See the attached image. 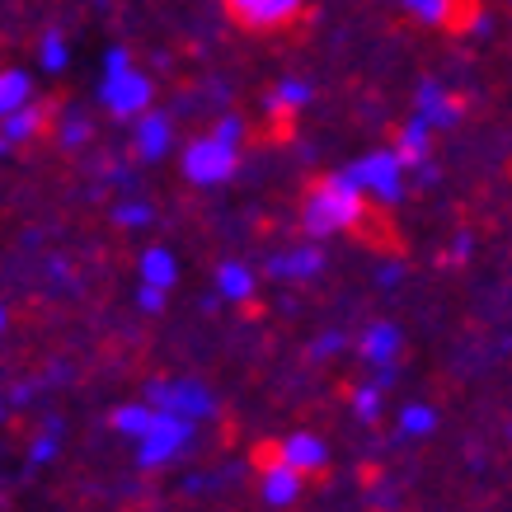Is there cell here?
<instances>
[{
  "instance_id": "obj_1",
  "label": "cell",
  "mask_w": 512,
  "mask_h": 512,
  "mask_svg": "<svg viewBox=\"0 0 512 512\" xmlns=\"http://www.w3.org/2000/svg\"><path fill=\"white\" fill-rule=\"evenodd\" d=\"M362 217H367V193L357 188V179L348 170L325 174L320 184H311L306 202H301V231L311 240L353 231Z\"/></svg>"
},
{
  "instance_id": "obj_2",
  "label": "cell",
  "mask_w": 512,
  "mask_h": 512,
  "mask_svg": "<svg viewBox=\"0 0 512 512\" xmlns=\"http://www.w3.org/2000/svg\"><path fill=\"white\" fill-rule=\"evenodd\" d=\"M235 165H240V151L235 146H226V141H217L212 132L207 137H193L184 146V160H179V170H184L188 184L198 188H221L231 184Z\"/></svg>"
},
{
  "instance_id": "obj_3",
  "label": "cell",
  "mask_w": 512,
  "mask_h": 512,
  "mask_svg": "<svg viewBox=\"0 0 512 512\" xmlns=\"http://www.w3.org/2000/svg\"><path fill=\"white\" fill-rule=\"evenodd\" d=\"M141 400L156 404L160 414H179V419H188V423L207 419V414L217 409L212 390L202 386V381H193V376H179V381H151Z\"/></svg>"
},
{
  "instance_id": "obj_4",
  "label": "cell",
  "mask_w": 512,
  "mask_h": 512,
  "mask_svg": "<svg viewBox=\"0 0 512 512\" xmlns=\"http://www.w3.org/2000/svg\"><path fill=\"white\" fill-rule=\"evenodd\" d=\"M348 174L357 179V188H362L367 198H376V202H400L404 198V174H409V165H404L395 151H367L362 160H353V165H348Z\"/></svg>"
},
{
  "instance_id": "obj_5",
  "label": "cell",
  "mask_w": 512,
  "mask_h": 512,
  "mask_svg": "<svg viewBox=\"0 0 512 512\" xmlns=\"http://www.w3.org/2000/svg\"><path fill=\"white\" fill-rule=\"evenodd\" d=\"M188 442H193V423L179 419V414H156L151 433L137 442V466L141 470L170 466V461H179L188 451Z\"/></svg>"
},
{
  "instance_id": "obj_6",
  "label": "cell",
  "mask_w": 512,
  "mask_h": 512,
  "mask_svg": "<svg viewBox=\"0 0 512 512\" xmlns=\"http://www.w3.org/2000/svg\"><path fill=\"white\" fill-rule=\"evenodd\" d=\"M99 104L113 113V118H132L137 123L141 113H151V76H141L137 66L132 71H118V76L99 80Z\"/></svg>"
},
{
  "instance_id": "obj_7",
  "label": "cell",
  "mask_w": 512,
  "mask_h": 512,
  "mask_svg": "<svg viewBox=\"0 0 512 512\" xmlns=\"http://www.w3.org/2000/svg\"><path fill=\"white\" fill-rule=\"evenodd\" d=\"M174 151V123L165 118V113H141L137 123H132V156L146 160V165H156V160H165Z\"/></svg>"
},
{
  "instance_id": "obj_8",
  "label": "cell",
  "mask_w": 512,
  "mask_h": 512,
  "mask_svg": "<svg viewBox=\"0 0 512 512\" xmlns=\"http://www.w3.org/2000/svg\"><path fill=\"white\" fill-rule=\"evenodd\" d=\"M226 10H231L240 29L264 33V29H282L301 10V0H226Z\"/></svg>"
},
{
  "instance_id": "obj_9",
  "label": "cell",
  "mask_w": 512,
  "mask_h": 512,
  "mask_svg": "<svg viewBox=\"0 0 512 512\" xmlns=\"http://www.w3.org/2000/svg\"><path fill=\"white\" fill-rule=\"evenodd\" d=\"M414 113H419L433 132H442V127L461 123V99H456L442 80H419V90H414Z\"/></svg>"
},
{
  "instance_id": "obj_10",
  "label": "cell",
  "mask_w": 512,
  "mask_h": 512,
  "mask_svg": "<svg viewBox=\"0 0 512 512\" xmlns=\"http://www.w3.org/2000/svg\"><path fill=\"white\" fill-rule=\"evenodd\" d=\"M278 461L282 466H292L296 475H315V470H325L329 461V447H325V437H315V433H287L278 442Z\"/></svg>"
},
{
  "instance_id": "obj_11",
  "label": "cell",
  "mask_w": 512,
  "mask_h": 512,
  "mask_svg": "<svg viewBox=\"0 0 512 512\" xmlns=\"http://www.w3.org/2000/svg\"><path fill=\"white\" fill-rule=\"evenodd\" d=\"M404 348V334L400 325H390V320H376V325L362 329V339H357V357L367 362V367H395V357H400Z\"/></svg>"
},
{
  "instance_id": "obj_12",
  "label": "cell",
  "mask_w": 512,
  "mask_h": 512,
  "mask_svg": "<svg viewBox=\"0 0 512 512\" xmlns=\"http://www.w3.org/2000/svg\"><path fill=\"white\" fill-rule=\"evenodd\" d=\"M320 268H325L320 245H292V249H282V254L268 259V273H273L278 282H311Z\"/></svg>"
},
{
  "instance_id": "obj_13",
  "label": "cell",
  "mask_w": 512,
  "mask_h": 512,
  "mask_svg": "<svg viewBox=\"0 0 512 512\" xmlns=\"http://www.w3.org/2000/svg\"><path fill=\"white\" fill-rule=\"evenodd\" d=\"M390 151H395V156H400L409 170H423V165H428V156H433V127L423 123L419 113H414V118H404Z\"/></svg>"
},
{
  "instance_id": "obj_14",
  "label": "cell",
  "mask_w": 512,
  "mask_h": 512,
  "mask_svg": "<svg viewBox=\"0 0 512 512\" xmlns=\"http://www.w3.org/2000/svg\"><path fill=\"white\" fill-rule=\"evenodd\" d=\"M311 99H315V85H311V80L287 76V80H278V85L264 94V109L273 113V118H292V113H301L306 104H311Z\"/></svg>"
},
{
  "instance_id": "obj_15",
  "label": "cell",
  "mask_w": 512,
  "mask_h": 512,
  "mask_svg": "<svg viewBox=\"0 0 512 512\" xmlns=\"http://www.w3.org/2000/svg\"><path fill=\"white\" fill-rule=\"evenodd\" d=\"M259 494H264L268 508H292L296 498H301V475H296L292 466L273 461V466H264V475H259Z\"/></svg>"
},
{
  "instance_id": "obj_16",
  "label": "cell",
  "mask_w": 512,
  "mask_h": 512,
  "mask_svg": "<svg viewBox=\"0 0 512 512\" xmlns=\"http://www.w3.org/2000/svg\"><path fill=\"white\" fill-rule=\"evenodd\" d=\"M137 278L146 282V287H160V292H170L174 282H179V259H174L165 245H151L141 249L137 259Z\"/></svg>"
},
{
  "instance_id": "obj_17",
  "label": "cell",
  "mask_w": 512,
  "mask_h": 512,
  "mask_svg": "<svg viewBox=\"0 0 512 512\" xmlns=\"http://www.w3.org/2000/svg\"><path fill=\"white\" fill-rule=\"evenodd\" d=\"M43 123H47V104L43 99H33L29 109H19V113H10L5 123H0V141L15 151V146H24V141H33L38 132H43Z\"/></svg>"
},
{
  "instance_id": "obj_18",
  "label": "cell",
  "mask_w": 512,
  "mask_h": 512,
  "mask_svg": "<svg viewBox=\"0 0 512 512\" xmlns=\"http://www.w3.org/2000/svg\"><path fill=\"white\" fill-rule=\"evenodd\" d=\"M33 99V76L29 71H19V66H5L0 71V123L10 118V113H19V109H29Z\"/></svg>"
},
{
  "instance_id": "obj_19",
  "label": "cell",
  "mask_w": 512,
  "mask_h": 512,
  "mask_svg": "<svg viewBox=\"0 0 512 512\" xmlns=\"http://www.w3.org/2000/svg\"><path fill=\"white\" fill-rule=\"evenodd\" d=\"M217 296L221 301H249V296H254V287H259V282H254V268L249 264H240V259H226V264H217Z\"/></svg>"
},
{
  "instance_id": "obj_20",
  "label": "cell",
  "mask_w": 512,
  "mask_h": 512,
  "mask_svg": "<svg viewBox=\"0 0 512 512\" xmlns=\"http://www.w3.org/2000/svg\"><path fill=\"white\" fill-rule=\"evenodd\" d=\"M156 404H146V400H132V404H118L113 409V433H123L132 437V442H141V437L151 433V423H156Z\"/></svg>"
},
{
  "instance_id": "obj_21",
  "label": "cell",
  "mask_w": 512,
  "mask_h": 512,
  "mask_svg": "<svg viewBox=\"0 0 512 512\" xmlns=\"http://www.w3.org/2000/svg\"><path fill=\"white\" fill-rule=\"evenodd\" d=\"M66 62H71V47H66V38L57 29H47L43 38H38V71H43V76H62Z\"/></svg>"
},
{
  "instance_id": "obj_22",
  "label": "cell",
  "mask_w": 512,
  "mask_h": 512,
  "mask_svg": "<svg viewBox=\"0 0 512 512\" xmlns=\"http://www.w3.org/2000/svg\"><path fill=\"white\" fill-rule=\"evenodd\" d=\"M395 428H400V437H428L437 428V409L433 404H404L400 414H395Z\"/></svg>"
},
{
  "instance_id": "obj_23",
  "label": "cell",
  "mask_w": 512,
  "mask_h": 512,
  "mask_svg": "<svg viewBox=\"0 0 512 512\" xmlns=\"http://www.w3.org/2000/svg\"><path fill=\"white\" fill-rule=\"evenodd\" d=\"M109 217H113V226H123V231H141V226H151V221H156V207H151V202H141V198H127V202L113 207Z\"/></svg>"
},
{
  "instance_id": "obj_24",
  "label": "cell",
  "mask_w": 512,
  "mask_h": 512,
  "mask_svg": "<svg viewBox=\"0 0 512 512\" xmlns=\"http://www.w3.org/2000/svg\"><path fill=\"white\" fill-rule=\"evenodd\" d=\"M57 451H62V423L47 419V423H43V433H38V437L29 442V466H47V461H52Z\"/></svg>"
},
{
  "instance_id": "obj_25",
  "label": "cell",
  "mask_w": 512,
  "mask_h": 512,
  "mask_svg": "<svg viewBox=\"0 0 512 512\" xmlns=\"http://www.w3.org/2000/svg\"><path fill=\"white\" fill-rule=\"evenodd\" d=\"M381 409H386V390L376 386V381H367V386L353 390V414L362 423H376L381 419Z\"/></svg>"
},
{
  "instance_id": "obj_26",
  "label": "cell",
  "mask_w": 512,
  "mask_h": 512,
  "mask_svg": "<svg viewBox=\"0 0 512 512\" xmlns=\"http://www.w3.org/2000/svg\"><path fill=\"white\" fill-rule=\"evenodd\" d=\"M90 137H94V127H90V118H80V113H66L62 127H57V141H62L66 151H80Z\"/></svg>"
},
{
  "instance_id": "obj_27",
  "label": "cell",
  "mask_w": 512,
  "mask_h": 512,
  "mask_svg": "<svg viewBox=\"0 0 512 512\" xmlns=\"http://www.w3.org/2000/svg\"><path fill=\"white\" fill-rule=\"evenodd\" d=\"M212 137L240 151V141H245V118H235V113H221L217 123H212Z\"/></svg>"
},
{
  "instance_id": "obj_28",
  "label": "cell",
  "mask_w": 512,
  "mask_h": 512,
  "mask_svg": "<svg viewBox=\"0 0 512 512\" xmlns=\"http://www.w3.org/2000/svg\"><path fill=\"white\" fill-rule=\"evenodd\" d=\"M137 306L146 315H160V311H165V292H160V287H146V282H137Z\"/></svg>"
},
{
  "instance_id": "obj_29",
  "label": "cell",
  "mask_w": 512,
  "mask_h": 512,
  "mask_svg": "<svg viewBox=\"0 0 512 512\" xmlns=\"http://www.w3.org/2000/svg\"><path fill=\"white\" fill-rule=\"evenodd\" d=\"M118 71H132V52L127 47H109L104 52V76H118Z\"/></svg>"
},
{
  "instance_id": "obj_30",
  "label": "cell",
  "mask_w": 512,
  "mask_h": 512,
  "mask_svg": "<svg viewBox=\"0 0 512 512\" xmlns=\"http://www.w3.org/2000/svg\"><path fill=\"white\" fill-rule=\"evenodd\" d=\"M404 278V264H381L376 268V287H395Z\"/></svg>"
},
{
  "instance_id": "obj_31",
  "label": "cell",
  "mask_w": 512,
  "mask_h": 512,
  "mask_svg": "<svg viewBox=\"0 0 512 512\" xmlns=\"http://www.w3.org/2000/svg\"><path fill=\"white\" fill-rule=\"evenodd\" d=\"M339 348H343V334H320L311 353H315V357H329V353H339Z\"/></svg>"
},
{
  "instance_id": "obj_32",
  "label": "cell",
  "mask_w": 512,
  "mask_h": 512,
  "mask_svg": "<svg viewBox=\"0 0 512 512\" xmlns=\"http://www.w3.org/2000/svg\"><path fill=\"white\" fill-rule=\"evenodd\" d=\"M461 259H470V235H456V240H451V264H461Z\"/></svg>"
},
{
  "instance_id": "obj_33",
  "label": "cell",
  "mask_w": 512,
  "mask_h": 512,
  "mask_svg": "<svg viewBox=\"0 0 512 512\" xmlns=\"http://www.w3.org/2000/svg\"><path fill=\"white\" fill-rule=\"evenodd\" d=\"M404 10H423V5H428V0H400Z\"/></svg>"
},
{
  "instance_id": "obj_34",
  "label": "cell",
  "mask_w": 512,
  "mask_h": 512,
  "mask_svg": "<svg viewBox=\"0 0 512 512\" xmlns=\"http://www.w3.org/2000/svg\"><path fill=\"white\" fill-rule=\"evenodd\" d=\"M0 334H5V306H0Z\"/></svg>"
},
{
  "instance_id": "obj_35",
  "label": "cell",
  "mask_w": 512,
  "mask_h": 512,
  "mask_svg": "<svg viewBox=\"0 0 512 512\" xmlns=\"http://www.w3.org/2000/svg\"><path fill=\"white\" fill-rule=\"evenodd\" d=\"M0 156H10V146H5V141H0Z\"/></svg>"
},
{
  "instance_id": "obj_36",
  "label": "cell",
  "mask_w": 512,
  "mask_h": 512,
  "mask_svg": "<svg viewBox=\"0 0 512 512\" xmlns=\"http://www.w3.org/2000/svg\"><path fill=\"white\" fill-rule=\"evenodd\" d=\"M0 423H5V404H0Z\"/></svg>"
}]
</instances>
